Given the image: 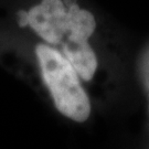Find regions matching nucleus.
Segmentation results:
<instances>
[{
	"instance_id": "f03ea898",
	"label": "nucleus",
	"mask_w": 149,
	"mask_h": 149,
	"mask_svg": "<svg viewBox=\"0 0 149 149\" xmlns=\"http://www.w3.org/2000/svg\"><path fill=\"white\" fill-rule=\"evenodd\" d=\"M68 8L62 0H42L28 11L29 26L50 44H60L68 30Z\"/></svg>"
},
{
	"instance_id": "f257e3e1",
	"label": "nucleus",
	"mask_w": 149,
	"mask_h": 149,
	"mask_svg": "<svg viewBox=\"0 0 149 149\" xmlns=\"http://www.w3.org/2000/svg\"><path fill=\"white\" fill-rule=\"evenodd\" d=\"M36 54L44 83L58 111L70 119L84 123L90 117L91 104L73 65L59 51L47 44H38Z\"/></svg>"
},
{
	"instance_id": "20e7f679",
	"label": "nucleus",
	"mask_w": 149,
	"mask_h": 149,
	"mask_svg": "<svg viewBox=\"0 0 149 149\" xmlns=\"http://www.w3.org/2000/svg\"><path fill=\"white\" fill-rule=\"evenodd\" d=\"M18 24L20 27H26L29 26L28 22V11H19L18 12Z\"/></svg>"
},
{
	"instance_id": "7ed1b4c3",
	"label": "nucleus",
	"mask_w": 149,
	"mask_h": 149,
	"mask_svg": "<svg viewBox=\"0 0 149 149\" xmlns=\"http://www.w3.org/2000/svg\"><path fill=\"white\" fill-rule=\"evenodd\" d=\"M63 55L84 81H91L95 74L97 68V59L88 38L83 36L68 34L62 40Z\"/></svg>"
}]
</instances>
